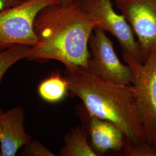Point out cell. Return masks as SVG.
<instances>
[{
  "label": "cell",
  "mask_w": 156,
  "mask_h": 156,
  "mask_svg": "<svg viewBox=\"0 0 156 156\" xmlns=\"http://www.w3.org/2000/svg\"><path fill=\"white\" fill-rule=\"evenodd\" d=\"M58 0H25L0 11V51L17 45L34 46L38 39L34 22L39 12Z\"/></svg>",
  "instance_id": "obj_4"
},
{
  "label": "cell",
  "mask_w": 156,
  "mask_h": 156,
  "mask_svg": "<svg viewBox=\"0 0 156 156\" xmlns=\"http://www.w3.org/2000/svg\"><path fill=\"white\" fill-rule=\"evenodd\" d=\"M25 112L16 106L0 113V156H15L31 141L24 127Z\"/></svg>",
  "instance_id": "obj_8"
},
{
  "label": "cell",
  "mask_w": 156,
  "mask_h": 156,
  "mask_svg": "<svg viewBox=\"0 0 156 156\" xmlns=\"http://www.w3.org/2000/svg\"><path fill=\"white\" fill-rule=\"evenodd\" d=\"M96 28L94 20L79 0L48 6L34 22L37 44L31 47L30 62H61L88 68L89 41Z\"/></svg>",
  "instance_id": "obj_1"
},
{
  "label": "cell",
  "mask_w": 156,
  "mask_h": 156,
  "mask_svg": "<svg viewBox=\"0 0 156 156\" xmlns=\"http://www.w3.org/2000/svg\"><path fill=\"white\" fill-rule=\"evenodd\" d=\"M68 90L67 79L58 73H54L45 79L39 84L38 89L40 97L49 103H57L62 100Z\"/></svg>",
  "instance_id": "obj_11"
},
{
  "label": "cell",
  "mask_w": 156,
  "mask_h": 156,
  "mask_svg": "<svg viewBox=\"0 0 156 156\" xmlns=\"http://www.w3.org/2000/svg\"><path fill=\"white\" fill-rule=\"evenodd\" d=\"M84 10L96 23V28L113 35L119 41L123 55L142 62L140 46L128 21L113 8L111 0H79Z\"/></svg>",
  "instance_id": "obj_5"
},
{
  "label": "cell",
  "mask_w": 156,
  "mask_h": 156,
  "mask_svg": "<svg viewBox=\"0 0 156 156\" xmlns=\"http://www.w3.org/2000/svg\"><path fill=\"white\" fill-rule=\"evenodd\" d=\"M64 66L69 91L82 100L86 111L115 123L128 141L147 142L131 84L108 81L87 68L72 64Z\"/></svg>",
  "instance_id": "obj_2"
},
{
  "label": "cell",
  "mask_w": 156,
  "mask_h": 156,
  "mask_svg": "<svg viewBox=\"0 0 156 156\" xmlns=\"http://www.w3.org/2000/svg\"><path fill=\"white\" fill-rule=\"evenodd\" d=\"M88 68L101 78L115 83L129 85L134 74L131 67L120 61L105 32L95 28L89 41Z\"/></svg>",
  "instance_id": "obj_6"
},
{
  "label": "cell",
  "mask_w": 156,
  "mask_h": 156,
  "mask_svg": "<svg viewBox=\"0 0 156 156\" xmlns=\"http://www.w3.org/2000/svg\"><path fill=\"white\" fill-rule=\"evenodd\" d=\"M115 4L137 38L143 62L156 50V0H115Z\"/></svg>",
  "instance_id": "obj_7"
},
{
  "label": "cell",
  "mask_w": 156,
  "mask_h": 156,
  "mask_svg": "<svg viewBox=\"0 0 156 156\" xmlns=\"http://www.w3.org/2000/svg\"><path fill=\"white\" fill-rule=\"evenodd\" d=\"M25 0H0V11L17 5Z\"/></svg>",
  "instance_id": "obj_15"
},
{
  "label": "cell",
  "mask_w": 156,
  "mask_h": 156,
  "mask_svg": "<svg viewBox=\"0 0 156 156\" xmlns=\"http://www.w3.org/2000/svg\"><path fill=\"white\" fill-rule=\"evenodd\" d=\"M60 154L62 156L98 155L89 143L87 133L83 127L73 128L65 135L64 145L60 149Z\"/></svg>",
  "instance_id": "obj_10"
},
{
  "label": "cell",
  "mask_w": 156,
  "mask_h": 156,
  "mask_svg": "<svg viewBox=\"0 0 156 156\" xmlns=\"http://www.w3.org/2000/svg\"><path fill=\"white\" fill-rule=\"evenodd\" d=\"M87 113L91 146L97 154H104L109 151H119L124 147L125 135L120 128L111 122Z\"/></svg>",
  "instance_id": "obj_9"
},
{
  "label": "cell",
  "mask_w": 156,
  "mask_h": 156,
  "mask_svg": "<svg viewBox=\"0 0 156 156\" xmlns=\"http://www.w3.org/2000/svg\"><path fill=\"white\" fill-rule=\"evenodd\" d=\"M60 3H62V4H67V3H69V2H71L73 1V0H58Z\"/></svg>",
  "instance_id": "obj_16"
},
{
  "label": "cell",
  "mask_w": 156,
  "mask_h": 156,
  "mask_svg": "<svg viewBox=\"0 0 156 156\" xmlns=\"http://www.w3.org/2000/svg\"><path fill=\"white\" fill-rule=\"evenodd\" d=\"M123 56L134 74L131 85L147 141L156 149V50L146 56L143 62L129 55Z\"/></svg>",
  "instance_id": "obj_3"
},
{
  "label": "cell",
  "mask_w": 156,
  "mask_h": 156,
  "mask_svg": "<svg viewBox=\"0 0 156 156\" xmlns=\"http://www.w3.org/2000/svg\"><path fill=\"white\" fill-rule=\"evenodd\" d=\"M22 155L25 156H55L53 152L37 140H31L24 146Z\"/></svg>",
  "instance_id": "obj_14"
},
{
  "label": "cell",
  "mask_w": 156,
  "mask_h": 156,
  "mask_svg": "<svg viewBox=\"0 0 156 156\" xmlns=\"http://www.w3.org/2000/svg\"><path fill=\"white\" fill-rule=\"evenodd\" d=\"M124 154L127 156H156V149L147 142L135 144L126 140Z\"/></svg>",
  "instance_id": "obj_13"
},
{
  "label": "cell",
  "mask_w": 156,
  "mask_h": 156,
  "mask_svg": "<svg viewBox=\"0 0 156 156\" xmlns=\"http://www.w3.org/2000/svg\"><path fill=\"white\" fill-rule=\"evenodd\" d=\"M31 53V46L17 45L0 51V83L7 71L17 62L27 58ZM0 108V113L2 112Z\"/></svg>",
  "instance_id": "obj_12"
}]
</instances>
